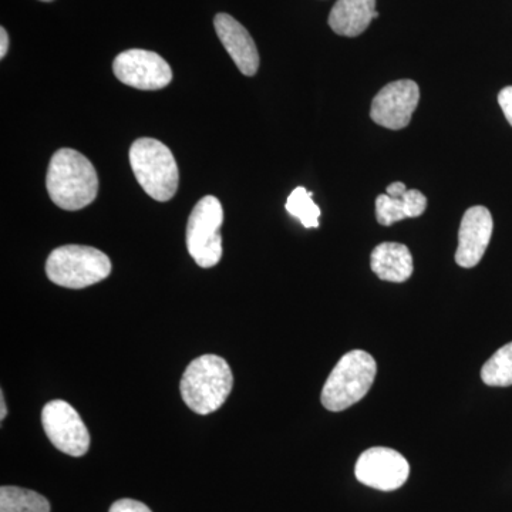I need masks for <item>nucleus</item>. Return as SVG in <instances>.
Listing matches in <instances>:
<instances>
[{"mask_svg": "<svg viewBox=\"0 0 512 512\" xmlns=\"http://www.w3.org/2000/svg\"><path fill=\"white\" fill-rule=\"evenodd\" d=\"M46 187L57 207L79 211L96 200L99 177L89 158L72 148H62L50 160Z\"/></svg>", "mask_w": 512, "mask_h": 512, "instance_id": "obj_1", "label": "nucleus"}, {"mask_svg": "<svg viewBox=\"0 0 512 512\" xmlns=\"http://www.w3.org/2000/svg\"><path fill=\"white\" fill-rule=\"evenodd\" d=\"M234 387V375L227 360L204 355L192 360L180 382L181 397L192 412L207 416L227 402Z\"/></svg>", "mask_w": 512, "mask_h": 512, "instance_id": "obj_2", "label": "nucleus"}, {"mask_svg": "<svg viewBox=\"0 0 512 512\" xmlns=\"http://www.w3.org/2000/svg\"><path fill=\"white\" fill-rule=\"evenodd\" d=\"M377 373L375 357L365 350H352L333 367L320 402L329 412L338 413L359 403L372 389Z\"/></svg>", "mask_w": 512, "mask_h": 512, "instance_id": "obj_3", "label": "nucleus"}, {"mask_svg": "<svg viewBox=\"0 0 512 512\" xmlns=\"http://www.w3.org/2000/svg\"><path fill=\"white\" fill-rule=\"evenodd\" d=\"M134 177L156 201H170L178 190L177 161L170 148L156 138H138L130 148Z\"/></svg>", "mask_w": 512, "mask_h": 512, "instance_id": "obj_4", "label": "nucleus"}, {"mask_svg": "<svg viewBox=\"0 0 512 512\" xmlns=\"http://www.w3.org/2000/svg\"><path fill=\"white\" fill-rule=\"evenodd\" d=\"M46 274L53 284L69 289H83L109 278L111 261L99 249L64 245L56 248L47 258Z\"/></svg>", "mask_w": 512, "mask_h": 512, "instance_id": "obj_5", "label": "nucleus"}, {"mask_svg": "<svg viewBox=\"0 0 512 512\" xmlns=\"http://www.w3.org/2000/svg\"><path fill=\"white\" fill-rule=\"evenodd\" d=\"M222 224L224 210L218 198L207 195L197 202L187 224V248L201 268H212L221 261Z\"/></svg>", "mask_w": 512, "mask_h": 512, "instance_id": "obj_6", "label": "nucleus"}, {"mask_svg": "<svg viewBox=\"0 0 512 512\" xmlns=\"http://www.w3.org/2000/svg\"><path fill=\"white\" fill-rule=\"evenodd\" d=\"M42 424L50 443L72 457H82L89 451L90 434L86 424L64 400H53L43 407Z\"/></svg>", "mask_w": 512, "mask_h": 512, "instance_id": "obj_7", "label": "nucleus"}, {"mask_svg": "<svg viewBox=\"0 0 512 512\" xmlns=\"http://www.w3.org/2000/svg\"><path fill=\"white\" fill-rule=\"evenodd\" d=\"M114 76L138 90H160L173 80V70L163 57L143 49L120 53L113 62Z\"/></svg>", "mask_w": 512, "mask_h": 512, "instance_id": "obj_8", "label": "nucleus"}, {"mask_svg": "<svg viewBox=\"0 0 512 512\" xmlns=\"http://www.w3.org/2000/svg\"><path fill=\"white\" fill-rule=\"evenodd\" d=\"M360 483L380 491L399 490L410 474L409 461L393 448L372 447L360 454L355 467Z\"/></svg>", "mask_w": 512, "mask_h": 512, "instance_id": "obj_9", "label": "nucleus"}, {"mask_svg": "<svg viewBox=\"0 0 512 512\" xmlns=\"http://www.w3.org/2000/svg\"><path fill=\"white\" fill-rule=\"evenodd\" d=\"M420 89L413 80H397L384 86L372 101L370 117L389 130L409 126L414 110L419 106Z\"/></svg>", "mask_w": 512, "mask_h": 512, "instance_id": "obj_10", "label": "nucleus"}, {"mask_svg": "<svg viewBox=\"0 0 512 512\" xmlns=\"http://www.w3.org/2000/svg\"><path fill=\"white\" fill-rule=\"evenodd\" d=\"M493 215L483 205L468 208L458 231L456 262L463 268L480 264L493 235Z\"/></svg>", "mask_w": 512, "mask_h": 512, "instance_id": "obj_11", "label": "nucleus"}, {"mask_svg": "<svg viewBox=\"0 0 512 512\" xmlns=\"http://www.w3.org/2000/svg\"><path fill=\"white\" fill-rule=\"evenodd\" d=\"M214 26L225 50L237 64L239 72L248 77L255 76L259 69V55L248 30L227 13H218L214 19Z\"/></svg>", "mask_w": 512, "mask_h": 512, "instance_id": "obj_12", "label": "nucleus"}, {"mask_svg": "<svg viewBox=\"0 0 512 512\" xmlns=\"http://www.w3.org/2000/svg\"><path fill=\"white\" fill-rule=\"evenodd\" d=\"M379 18L376 0H338L329 15V26L336 35H362L373 19Z\"/></svg>", "mask_w": 512, "mask_h": 512, "instance_id": "obj_13", "label": "nucleus"}, {"mask_svg": "<svg viewBox=\"0 0 512 512\" xmlns=\"http://www.w3.org/2000/svg\"><path fill=\"white\" fill-rule=\"evenodd\" d=\"M370 266L377 278L402 284L413 275V256L409 248L397 242H383L373 249Z\"/></svg>", "mask_w": 512, "mask_h": 512, "instance_id": "obj_14", "label": "nucleus"}, {"mask_svg": "<svg viewBox=\"0 0 512 512\" xmlns=\"http://www.w3.org/2000/svg\"><path fill=\"white\" fill-rule=\"evenodd\" d=\"M427 198L417 190H407L402 197L393 198L382 194L376 198L377 222L389 227L394 222L417 218L426 211Z\"/></svg>", "mask_w": 512, "mask_h": 512, "instance_id": "obj_15", "label": "nucleus"}, {"mask_svg": "<svg viewBox=\"0 0 512 512\" xmlns=\"http://www.w3.org/2000/svg\"><path fill=\"white\" fill-rule=\"evenodd\" d=\"M0 512H50L43 495L20 487L0 488Z\"/></svg>", "mask_w": 512, "mask_h": 512, "instance_id": "obj_16", "label": "nucleus"}, {"mask_svg": "<svg viewBox=\"0 0 512 512\" xmlns=\"http://www.w3.org/2000/svg\"><path fill=\"white\" fill-rule=\"evenodd\" d=\"M481 379L491 387H508L512 384V342L498 349L481 369Z\"/></svg>", "mask_w": 512, "mask_h": 512, "instance_id": "obj_17", "label": "nucleus"}, {"mask_svg": "<svg viewBox=\"0 0 512 512\" xmlns=\"http://www.w3.org/2000/svg\"><path fill=\"white\" fill-rule=\"evenodd\" d=\"M312 195L305 187H298L286 201V211L298 218L305 228L319 227L320 208L312 200Z\"/></svg>", "mask_w": 512, "mask_h": 512, "instance_id": "obj_18", "label": "nucleus"}, {"mask_svg": "<svg viewBox=\"0 0 512 512\" xmlns=\"http://www.w3.org/2000/svg\"><path fill=\"white\" fill-rule=\"evenodd\" d=\"M109 512H153L146 504L140 503V501L130 500V498H124V500L116 501L111 505Z\"/></svg>", "mask_w": 512, "mask_h": 512, "instance_id": "obj_19", "label": "nucleus"}, {"mask_svg": "<svg viewBox=\"0 0 512 512\" xmlns=\"http://www.w3.org/2000/svg\"><path fill=\"white\" fill-rule=\"evenodd\" d=\"M498 103H500L505 119L512 126V86L504 87L501 90L500 94H498Z\"/></svg>", "mask_w": 512, "mask_h": 512, "instance_id": "obj_20", "label": "nucleus"}, {"mask_svg": "<svg viewBox=\"0 0 512 512\" xmlns=\"http://www.w3.org/2000/svg\"><path fill=\"white\" fill-rule=\"evenodd\" d=\"M406 191H407L406 185H404L403 183H400V181H397V183L390 184L386 190L387 195H390V197H393V198L402 197V195Z\"/></svg>", "mask_w": 512, "mask_h": 512, "instance_id": "obj_21", "label": "nucleus"}, {"mask_svg": "<svg viewBox=\"0 0 512 512\" xmlns=\"http://www.w3.org/2000/svg\"><path fill=\"white\" fill-rule=\"evenodd\" d=\"M9 49V36L5 28L0 29V59L6 56Z\"/></svg>", "mask_w": 512, "mask_h": 512, "instance_id": "obj_22", "label": "nucleus"}, {"mask_svg": "<svg viewBox=\"0 0 512 512\" xmlns=\"http://www.w3.org/2000/svg\"><path fill=\"white\" fill-rule=\"evenodd\" d=\"M6 414H8V409H6L5 396L2 393L0 394V420H5Z\"/></svg>", "mask_w": 512, "mask_h": 512, "instance_id": "obj_23", "label": "nucleus"}, {"mask_svg": "<svg viewBox=\"0 0 512 512\" xmlns=\"http://www.w3.org/2000/svg\"><path fill=\"white\" fill-rule=\"evenodd\" d=\"M42 2H53V0H42Z\"/></svg>", "mask_w": 512, "mask_h": 512, "instance_id": "obj_24", "label": "nucleus"}]
</instances>
